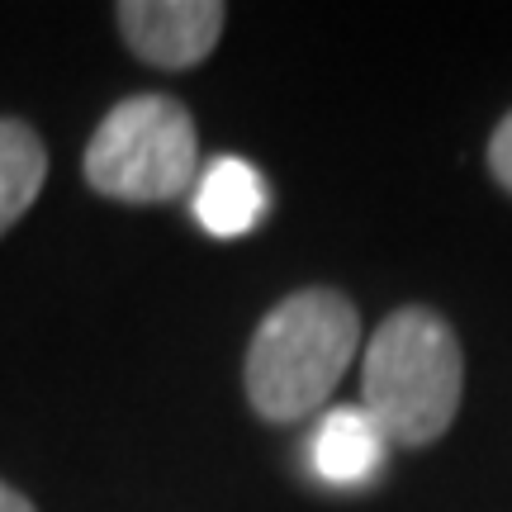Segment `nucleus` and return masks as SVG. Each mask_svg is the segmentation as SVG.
Segmentation results:
<instances>
[{"instance_id":"nucleus-1","label":"nucleus","mask_w":512,"mask_h":512,"mask_svg":"<svg viewBox=\"0 0 512 512\" xmlns=\"http://www.w3.org/2000/svg\"><path fill=\"white\" fill-rule=\"evenodd\" d=\"M361 351V313L342 290L309 285L275 304L252 332L242 384L256 418L290 427L332 399Z\"/></svg>"},{"instance_id":"nucleus-2","label":"nucleus","mask_w":512,"mask_h":512,"mask_svg":"<svg viewBox=\"0 0 512 512\" xmlns=\"http://www.w3.org/2000/svg\"><path fill=\"white\" fill-rule=\"evenodd\" d=\"M465 356L441 313L408 304L394 309L366 342L361 408L389 446H432L460 413Z\"/></svg>"},{"instance_id":"nucleus-3","label":"nucleus","mask_w":512,"mask_h":512,"mask_svg":"<svg viewBox=\"0 0 512 512\" xmlns=\"http://www.w3.org/2000/svg\"><path fill=\"white\" fill-rule=\"evenodd\" d=\"M86 185L119 204H171L200 181V133L181 100L128 95L86 143Z\"/></svg>"},{"instance_id":"nucleus-4","label":"nucleus","mask_w":512,"mask_h":512,"mask_svg":"<svg viewBox=\"0 0 512 512\" xmlns=\"http://www.w3.org/2000/svg\"><path fill=\"white\" fill-rule=\"evenodd\" d=\"M114 19L143 62L162 72H185L214 53L228 10L219 0H124L114 5Z\"/></svg>"},{"instance_id":"nucleus-5","label":"nucleus","mask_w":512,"mask_h":512,"mask_svg":"<svg viewBox=\"0 0 512 512\" xmlns=\"http://www.w3.org/2000/svg\"><path fill=\"white\" fill-rule=\"evenodd\" d=\"M190 209L195 223L214 238L233 242L247 238L256 223L266 219L271 209V190L261 181V171L242 157H214L209 166H200V181L190 190Z\"/></svg>"},{"instance_id":"nucleus-6","label":"nucleus","mask_w":512,"mask_h":512,"mask_svg":"<svg viewBox=\"0 0 512 512\" xmlns=\"http://www.w3.org/2000/svg\"><path fill=\"white\" fill-rule=\"evenodd\" d=\"M384 432L370 422V413L361 403H347V408H328L323 422L313 427L309 441V460L318 479L328 484H366L375 479L384 460Z\"/></svg>"},{"instance_id":"nucleus-7","label":"nucleus","mask_w":512,"mask_h":512,"mask_svg":"<svg viewBox=\"0 0 512 512\" xmlns=\"http://www.w3.org/2000/svg\"><path fill=\"white\" fill-rule=\"evenodd\" d=\"M48 181V147L24 119H0V238L15 228Z\"/></svg>"},{"instance_id":"nucleus-8","label":"nucleus","mask_w":512,"mask_h":512,"mask_svg":"<svg viewBox=\"0 0 512 512\" xmlns=\"http://www.w3.org/2000/svg\"><path fill=\"white\" fill-rule=\"evenodd\" d=\"M489 171H494V181L512 195V110L503 114V124H498L494 138H489Z\"/></svg>"},{"instance_id":"nucleus-9","label":"nucleus","mask_w":512,"mask_h":512,"mask_svg":"<svg viewBox=\"0 0 512 512\" xmlns=\"http://www.w3.org/2000/svg\"><path fill=\"white\" fill-rule=\"evenodd\" d=\"M0 512H38L29 498L19 494V489H10V484H0Z\"/></svg>"}]
</instances>
